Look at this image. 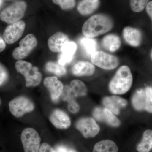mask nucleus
<instances>
[{
  "label": "nucleus",
  "instance_id": "obj_1",
  "mask_svg": "<svg viewBox=\"0 0 152 152\" xmlns=\"http://www.w3.org/2000/svg\"><path fill=\"white\" fill-rule=\"evenodd\" d=\"M113 23L110 17L98 14L90 18L84 23L82 32L86 37L94 38L108 32L113 28Z\"/></svg>",
  "mask_w": 152,
  "mask_h": 152
},
{
  "label": "nucleus",
  "instance_id": "obj_2",
  "mask_svg": "<svg viewBox=\"0 0 152 152\" xmlns=\"http://www.w3.org/2000/svg\"><path fill=\"white\" fill-rule=\"evenodd\" d=\"M133 83V76L129 68L126 66H121L112 79L109 89L115 94H123L129 90Z\"/></svg>",
  "mask_w": 152,
  "mask_h": 152
},
{
  "label": "nucleus",
  "instance_id": "obj_3",
  "mask_svg": "<svg viewBox=\"0 0 152 152\" xmlns=\"http://www.w3.org/2000/svg\"><path fill=\"white\" fill-rule=\"evenodd\" d=\"M18 72L25 77L26 86L36 87L39 86L42 80V75L37 67L33 66L31 63L19 60L15 64Z\"/></svg>",
  "mask_w": 152,
  "mask_h": 152
},
{
  "label": "nucleus",
  "instance_id": "obj_4",
  "mask_svg": "<svg viewBox=\"0 0 152 152\" xmlns=\"http://www.w3.org/2000/svg\"><path fill=\"white\" fill-rule=\"evenodd\" d=\"M27 7V5L24 1L14 3L1 12L0 19L9 24L18 21L24 16Z\"/></svg>",
  "mask_w": 152,
  "mask_h": 152
},
{
  "label": "nucleus",
  "instance_id": "obj_5",
  "mask_svg": "<svg viewBox=\"0 0 152 152\" xmlns=\"http://www.w3.org/2000/svg\"><path fill=\"white\" fill-rule=\"evenodd\" d=\"M21 140L25 152H39L41 139L37 132L31 128L22 132Z\"/></svg>",
  "mask_w": 152,
  "mask_h": 152
},
{
  "label": "nucleus",
  "instance_id": "obj_6",
  "mask_svg": "<svg viewBox=\"0 0 152 152\" xmlns=\"http://www.w3.org/2000/svg\"><path fill=\"white\" fill-rule=\"evenodd\" d=\"M9 109L11 113L16 118H20L25 114L32 112L34 105L31 100L24 96L15 98L10 102Z\"/></svg>",
  "mask_w": 152,
  "mask_h": 152
},
{
  "label": "nucleus",
  "instance_id": "obj_7",
  "mask_svg": "<svg viewBox=\"0 0 152 152\" xmlns=\"http://www.w3.org/2000/svg\"><path fill=\"white\" fill-rule=\"evenodd\" d=\"M93 64L106 70H112L119 65V61L117 57L104 52L96 51L91 56Z\"/></svg>",
  "mask_w": 152,
  "mask_h": 152
},
{
  "label": "nucleus",
  "instance_id": "obj_8",
  "mask_svg": "<svg viewBox=\"0 0 152 152\" xmlns=\"http://www.w3.org/2000/svg\"><path fill=\"white\" fill-rule=\"evenodd\" d=\"M37 44L35 36L33 34H28L20 42V46L14 50L13 57L18 60L24 58L37 47Z\"/></svg>",
  "mask_w": 152,
  "mask_h": 152
},
{
  "label": "nucleus",
  "instance_id": "obj_9",
  "mask_svg": "<svg viewBox=\"0 0 152 152\" xmlns=\"http://www.w3.org/2000/svg\"><path fill=\"white\" fill-rule=\"evenodd\" d=\"M76 126L86 138L94 137L99 134L100 130L95 120L91 118L80 119L76 124Z\"/></svg>",
  "mask_w": 152,
  "mask_h": 152
},
{
  "label": "nucleus",
  "instance_id": "obj_10",
  "mask_svg": "<svg viewBox=\"0 0 152 152\" xmlns=\"http://www.w3.org/2000/svg\"><path fill=\"white\" fill-rule=\"evenodd\" d=\"M25 28L26 23L23 21H18L10 24L4 31V40L9 45L15 42L23 35Z\"/></svg>",
  "mask_w": 152,
  "mask_h": 152
},
{
  "label": "nucleus",
  "instance_id": "obj_11",
  "mask_svg": "<svg viewBox=\"0 0 152 152\" xmlns=\"http://www.w3.org/2000/svg\"><path fill=\"white\" fill-rule=\"evenodd\" d=\"M44 84L50 92L52 101L56 102L64 89L62 83L56 77L53 76L47 77L44 80Z\"/></svg>",
  "mask_w": 152,
  "mask_h": 152
},
{
  "label": "nucleus",
  "instance_id": "obj_12",
  "mask_svg": "<svg viewBox=\"0 0 152 152\" xmlns=\"http://www.w3.org/2000/svg\"><path fill=\"white\" fill-rule=\"evenodd\" d=\"M50 120L55 127L66 129L69 127L71 122L67 114L59 109L55 110L51 114Z\"/></svg>",
  "mask_w": 152,
  "mask_h": 152
},
{
  "label": "nucleus",
  "instance_id": "obj_13",
  "mask_svg": "<svg viewBox=\"0 0 152 152\" xmlns=\"http://www.w3.org/2000/svg\"><path fill=\"white\" fill-rule=\"evenodd\" d=\"M93 115L98 121L106 122L112 126L118 127L121 122L111 111L107 108H96L93 112Z\"/></svg>",
  "mask_w": 152,
  "mask_h": 152
},
{
  "label": "nucleus",
  "instance_id": "obj_14",
  "mask_svg": "<svg viewBox=\"0 0 152 152\" xmlns=\"http://www.w3.org/2000/svg\"><path fill=\"white\" fill-rule=\"evenodd\" d=\"M103 103L106 108L116 115H118L121 109L126 106L128 103L124 99L117 96H112L104 98Z\"/></svg>",
  "mask_w": 152,
  "mask_h": 152
},
{
  "label": "nucleus",
  "instance_id": "obj_15",
  "mask_svg": "<svg viewBox=\"0 0 152 152\" xmlns=\"http://www.w3.org/2000/svg\"><path fill=\"white\" fill-rule=\"evenodd\" d=\"M123 35L125 40L132 46L137 47L141 43L142 34L138 29L127 27L123 30Z\"/></svg>",
  "mask_w": 152,
  "mask_h": 152
},
{
  "label": "nucleus",
  "instance_id": "obj_16",
  "mask_svg": "<svg viewBox=\"0 0 152 152\" xmlns=\"http://www.w3.org/2000/svg\"><path fill=\"white\" fill-rule=\"evenodd\" d=\"M68 41L69 38L66 35L61 32H58L49 38L48 45L52 52L58 53L61 51L63 45Z\"/></svg>",
  "mask_w": 152,
  "mask_h": 152
},
{
  "label": "nucleus",
  "instance_id": "obj_17",
  "mask_svg": "<svg viewBox=\"0 0 152 152\" xmlns=\"http://www.w3.org/2000/svg\"><path fill=\"white\" fill-rule=\"evenodd\" d=\"M95 67L92 63L88 61L78 62L72 68V72L78 77L92 75L95 72Z\"/></svg>",
  "mask_w": 152,
  "mask_h": 152
},
{
  "label": "nucleus",
  "instance_id": "obj_18",
  "mask_svg": "<svg viewBox=\"0 0 152 152\" xmlns=\"http://www.w3.org/2000/svg\"><path fill=\"white\" fill-rule=\"evenodd\" d=\"M103 48L107 50L114 52L120 48L121 41L118 36L115 34H109L105 36L102 41Z\"/></svg>",
  "mask_w": 152,
  "mask_h": 152
},
{
  "label": "nucleus",
  "instance_id": "obj_19",
  "mask_svg": "<svg viewBox=\"0 0 152 152\" xmlns=\"http://www.w3.org/2000/svg\"><path fill=\"white\" fill-rule=\"evenodd\" d=\"M99 4V0H82L79 3L77 10L83 15H88L96 11Z\"/></svg>",
  "mask_w": 152,
  "mask_h": 152
},
{
  "label": "nucleus",
  "instance_id": "obj_20",
  "mask_svg": "<svg viewBox=\"0 0 152 152\" xmlns=\"http://www.w3.org/2000/svg\"><path fill=\"white\" fill-rule=\"evenodd\" d=\"M132 103L134 108L137 110L142 111L146 110V100L145 89L137 90L133 96Z\"/></svg>",
  "mask_w": 152,
  "mask_h": 152
},
{
  "label": "nucleus",
  "instance_id": "obj_21",
  "mask_svg": "<svg viewBox=\"0 0 152 152\" xmlns=\"http://www.w3.org/2000/svg\"><path fill=\"white\" fill-rule=\"evenodd\" d=\"M118 148L115 143L110 140L98 142L94 147L93 152H118Z\"/></svg>",
  "mask_w": 152,
  "mask_h": 152
},
{
  "label": "nucleus",
  "instance_id": "obj_22",
  "mask_svg": "<svg viewBox=\"0 0 152 152\" xmlns=\"http://www.w3.org/2000/svg\"><path fill=\"white\" fill-rule=\"evenodd\" d=\"M80 45L83 50L88 56H91L94 52L96 51L97 42L93 38L84 37L80 40Z\"/></svg>",
  "mask_w": 152,
  "mask_h": 152
},
{
  "label": "nucleus",
  "instance_id": "obj_23",
  "mask_svg": "<svg viewBox=\"0 0 152 152\" xmlns=\"http://www.w3.org/2000/svg\"><path fill=\"white\" fill-rule=\"evenodd\" d=\"M152 147V132L151 130L145 131L142 141L137 146L139 152H150Z\"/></svg>",
  "mask_w": 152,
  "mask_h": 152
},
{
  "label": "nucleus",
  "instance_id": "obj_24",
  "mask_svg": "<svg viewBox=\"0 0 152 152\" xmlns=\"http://www.w3.org/2000/svg\"><path fill=\"white\" fill-rule=\"evenodd\" d=\"M77 49V45L75 42L68 41L63 45L59 55L65 59L72 61Z\"/></svg>",
  "mask_w": 152,
  "mask_h": 152
},
{
  "label": "nucleus",
  "instance_id": "obj_25",
  "mask_svg": "<svg viewBox=\"0 0 152 152\" xmlns=\"http://www.w3.org/2000/svg\"><path fill=\"white\" fill-rule=\"evenodd\" d=\"M71 91L75 97L83 96L86 95L87 88L83 82L75 80L71 82L69 86Z\"/></svg>",
  "mask_w": 152,
  "mask_h": 152
},
{
  "label": "nucleus",
  "instance_id": "obj_26",
  "mask_svg": "<svg viewBox=\"0 0 152 152\" xmlns=\"http://www.w3.org/2000/svg\"><path fill=\"white\" fill-rule=\"evenodd\" d=\"M45 69L48 72L54 74L59 77L64 75L66 73V70L64 66L60 64L58 62H48L46 64Z\"/></svg>",
  "mask_w": 152,
  "mask_h": 152
},
{
  "label": "nucleus",
  "instance_id": "obj_27",
  "mask_svg": "<svg viewBox=\"0 0 152 152\" xmlns=\"http://www.w3.org/2000/svg\"><path fill=\"white\" fill-rule=\"evenodd\" d=\"M149 0H130L131 8L135 12L143 10Z\"/></svg>",
  "mask_w": 152,
  "mask_h": 152
},
{
  "label": "nucleus",
  "instance_id": "obj_28",
  "mask_svg": "<svg viewBox=\"0 0 152 152\" xmlns=\"http://www.w3.org/2000/svg\"><path fill=\"white\" fill-rule=\"evenodd\" d=\"M53 1L64 10L73 8L76 4L75 0H53Z\"/></svg>",
  "mask_w": 152,
  "mask_h": 152
},
{
  "label": "nucleus",
  "instance_id": "obj_29",
  "mask_svg": "<svg viewBox=\"0 0 152 152\" xmlns=\"http://www.w3.org/2000/svg\"><path fill=\"white\" fill-rule=\"evenodd\" d=\"M9 74L7 68L0 63V86H3L8 80Z\"/></svg>",
  "mask_w": 152,
  "mask_h": 152
},
{
  "label": "nucleus",
  "instance_id": "obj_30",
  "mask_svg": "<svg viewBox=\"0 0 152 152\" xmlns=\"http://www.w3.org/2000/svg\"><path fill=\"white\" fill-rule=\"evenodd\" d=\"M146 110L149 113H152V88L151 87H148L146 88Z\"/></svg>",
  "mask_w": 152,
  "mask_h": 152
},
{
  "label": "nucleus",
  "instance_id": "obj_31",
  "mask_svg": "<svg viewBox=\"0 0 152 152\" xmlns=\"http://www.w3.org/2000/svg\"><path fill=\"white\" fill-rule=\"evenodd\" d=\"M61 95L63 100L66 101L67 102L73 99H75V97L72 92L69 86H66L64 87L62 93Z\"/></svg>",
  "mask_w": 152,
  "mask_h": 152
},
{
  "label": "nucleus",
  "instance_id": "obj_32",
  "mask_svg": "<svg viewBox=\"0 0 152 152\" xmlns=\"http://www.w3.org/2000/svg\"><path fill=\"white\" fill-rule=\"evenodd\" d=\"M68 109L71 113H76L80 110V106L77 102H76L75 99H73L69 101V102H68Z\"/></svg>",
  "mask_w": 152,
  "mask_h": 152
},
{
  "label": "nucleus",
  "instance_id": "obj_33",
  "mask_svg": "<svg viewBox=\"0 0 152 152\" xmlns=\"http://www.w3.org/2000/svg\"><path fill=\"white\" fill-rule=\"evenodd\" d=\"M39 152H57L48 144L43 143L40 147Z\"/></svg>",
  "mask_w": 152,
  "mask_h": 152
},
{
  "label": "nucleus",
  "instance_id": "obj_34",
  "mask_svg": "<svg viewBox=\"0 0 152 152\" xmlns=\"http://www.w3.org/2000/svg\"><path fill=\"white\" fill-rule=\"evenodd\" d=\"M146 9L148 13V15L149 16L150 18L152 20V2L151 1L150 2L148 3L146 6Z\"/></svg>",
  "mask_w": 152,
  "mask_h": 152
},
{
  "label": "nucleus",
  "instance_id": "obj_35",
  "mask_svg": "<svg viewBox=\"0 0 152 152\" xmlns=\"http://www.w3.org/2000/svg\"><path fill=\"white\" fill-rule=\"evenodd\" d=\"M6 44L5 42L1 37L0 36V52H3L6 48Z\"/></svg>",
  "mask_w": 152,
  "mask_h": 152
},
{
  "label": "nucleus",
  "instance_id": "obj_36",
  "mask_svg": "<svg viewBox=\"0 0 152 152\" xmlns=\"http://www.w3.org/2000/svg\"><path fill=\"white\" fill-rule=\"evenodd\" d=\"M56 151L57 152H69L67 149L63 146H59L56 148Z\"/></svg>",
  "mask_w": 152,
  "mask_h": 152
},
{
  "label": "nucleus",
  "instance_id": "obj_37",
  "mask_svg": "<svg viewBox=\"0 0 152 152\" xmlns=\"http://www.w3.org/2000/svg\"><path fill=\"white\" fill-rule=\"evenodd\" d=\"M3 2V0H0V7H1V6Z\"/></svg>",
  "mask_w": 152,
  "mask_h": 152
},
{
  "label": "nucleus",
  "instance_id": "obj_38",
  "mask_svg": "<svg viewBox=\"0 0 152 152\" xmlns=\"http://www.w3.org/2000/svg\"><path fill=\"white\" fill-rule=\"evenodd\" d=\"M69 152H77L76 151L74 150H71L69 151Z\"/></svg>",
  "mask_w": 152,
  "mask_h": 152
},
{
  "label": "nucleus",
  "instance_id": "obj_39",
  "mask_svg": "<svg viewBox=\"0 0 152 152\" xmlns=\"http://www.w3.org/2000/svg\"><path fill=\"white\" fill-rule=\"evenodd\" d=\"M151 58H152V51H151Z\"/></svg>",
  "mask_w": 152,
  "mask_h": 152
},
{
  "label": "nucleus",
  "instance_id": "obj_40",
  "mask_svg": "<svg viewBox=\"0 0 152 152\" xmlns=\"http://www.w3.org/2000/svg\"><path fill=\"white\" fill-rule=\"evenodd\" d=\"M1 99H0V106H1Z\"/></svg>",
  "mask_w": 152,
  "mask_h": 152
},
{
  "label": "nucleus",
  "instance_id": "obj_41",
  "mask_svg": "<svg viewBox=\"0 0 152 152\" xmlns=\"http://www.w3.org/2000/svg\"><path fill=\"white\" fill-rule=\"evenodd\" d=\"M8 1H10V0H8Z\"/></svg>",
  "mask_w": 152,
  "mask_h": 152
}]
</instances>
